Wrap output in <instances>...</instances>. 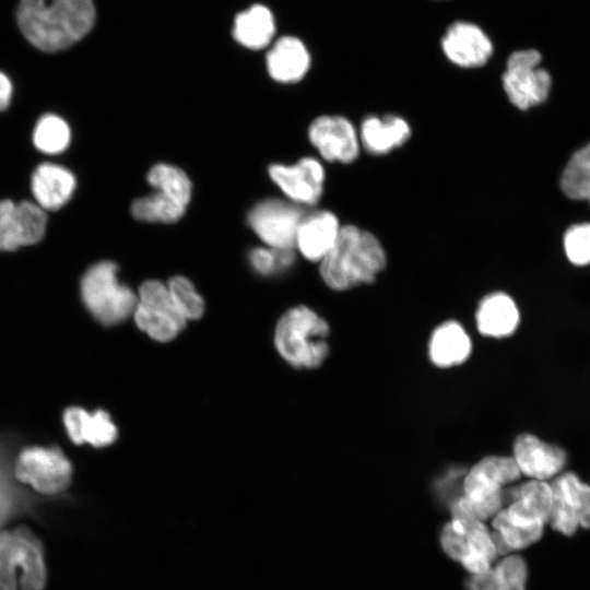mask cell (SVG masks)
I'll list each match as a JSON object with an SVG mask.
<instances>
[{
	"label": "cell",
	"instance_id": "d4e9b609",
	"mask_svg": "<svg viewBox=\"0 0 590 590\" xmlns=\"http://www.w3.org/2000/svg\"><path fill=\"white\" fill-rule=\"evenodd\" d=\"M16 566L21 568V590H44L46 565L40 540L26 527L12 531Z\"/></svg>",
	"mask_w": 590,
	"mask_h": 590
},
{
	"label": "cell",
	"instance_id": "7c38bea8",
	"mask_svg": "<svg viewBox=\"0 0 590 590\" xmlns=\"http://www.w3.org/2000/svg\"><path fill=\"white\" fill-rule=\"evenodd\" d=\"M303 216L299 205L291 201L270 198L252 206L248 214V223L267 247L293 250Z\"/></svg>",
	"mask_w": 590,
	"mask_h": 590
},
{
	"label": "cell",
	"instance_id": "d590c367",
	"mask_svg": "<svg viewBox=\"0 0 590 590\" xmlns=\"http://www.w3.org/2000/svg\"><path fill=\"white\" fill-rule=\"evenodd\" d=\"M12 532L0 531V590H16Z\"/></svg>",
	"mask_w": 590,
	"mask_h": 590
},
{
	"label": "cell",
	"instance_id": "d6a6232c",
	"mask_svg": "<svg viewBox=\"0 0 590 590\" xmlns=\"http://www.w3.org/2000/svg\"><path fill=\"white\" fill-rule=\"evenodd\" d=\"M167 287L176 309L186 319H199L204 311V303L193 284L185 276H173Z\"/></svg>",
	"mask_w": 590,
	"mask_h": 590
},
{
	"label": "cell",
	"instance_id": "277c9868",
	"mask_svg": "<svg viewBox=\"0 0 590 590\" xmlns=\"http://www.w3.org/2000/svg\"><path fill=\"white\" fill-rule=\"evenodd\" d=\"M520 476L512 457L488 456L481 459L467 473L463 495L451 504V516L480 521L494 517L506 502L504 487Z\"/></svg>",
	"mask_w": 590,
	"mask_h": 590
},
{
	"label": "cell",
	"instance_id": "f1b7e54d",
	"mask_svg": "<svg viewBox=\"0 0 590 590\" xmlns=\"http://www.w3.org/2000/svg\"><path fill=\"white\" fill-rule=\"evenodd\" d=\"M185 205L170 197L154 190V192L135 199L131 204L134 219L149 223H175L186 211Z\"/></svg>",
	"mask_w": 590,
	"mask_h": 590
},
{
	"label": "cell",
	"instance_id": "5bb4252c",
	"mask_svg": "<svg viewBox=\"0 0 590 590\" xmlns=\"http://www.w3.org/2000/svg\"><path fill=\"white\" fill-rule=\"evenodd\" d=\"M19 442L17 435L0 433V529L20 516L36 514L37 498L17 482L13 472Z\"/></svg>",
	"mask_w": 590,
	"mask_h": 590
},
{
	"label": "cell",
	"instance_id": "9c48e42d",
	"mask_svg": "<svg viewBox=\"0 0 590 590\" xmlns=\"http://www.w3.org/2000/svg\"><path fill=\"white\" fill-rule=\"evenodd\" d=\"M541 59V54L532 48L514 51L508 57L503 87L508 99L521 110L543 103L550 94L552 79L540 67Z\"/></svg>",
	"mask_w": 590,
	"mask_h": 590
},
{
	"label": "cell",
	"instance_id": "836d02e7",
	"mask_svg": "<svg viewBox=\"0 0 590 590\" xmlns=\"http://www.w3.org/2000/svg\"><path fill=\"white\" fill-rule=\"evenodd\" d=\"M294 258L292 249L258 247L249 252V262L260 275H272L288 269L293 264Z\"/></svg>",
	"mask_w": 590,
	"mask_h": 590
},
{
	"label": "cell",
	"instance_id": "4fadbf2b",
	"mask_svg": "<svg viewBox=\"0 0 590 590\" xmlns=\"http://www.w3.org/2000/svg\"><path fill=\"white\" fill-rule=\"evenodd\" d=\"M46 212L30 201H0V250L13 251L39 243L45 236Z\"/></svg>",
	"mask_w": 590,
	"mask_h": 590
},
{
	"label": "cell",
	"instance_id": "ffe728a7",
	"mask_svg": "<svg viewBox=\"0 0 590 590\" xmlns=\"http://www.w3.org/2000/svg\"><path fill=\"white\" fill-rule=\"evenodd\" d=\"M334 213L326 210L304 215L296 233L295 247L300 255L320 262L334 246L341 231Z\"/></svg>",
	"mask_w": 590,
	"mask_h": 590
},
{
	"label": "cell",
	"instance_id": "9a60e30c",
	"mask_svg": "<svg viewBox=\"0 0 590 590\" xmlns=\"http://www.w3.org/2000/svg\"><path fill=\"white\" fill-rule=\"evenodd\" d=\"M308 139L328 162L352 163L359 154L358 131L342 116L323 115L314 119Z\"/></svg>",
	"mask_w": 590,
	"mask_h": 590
},
{
	"label": "cell",
	"instance_id": "3957f363",
	"mask_svg": "<svg viewBox=\"0 0 590 590\" xmlns=\"http://www.w3.org/2000/svg\"><path fill=\"white\" fill-rule=\"evenodd\" d=\"M386 266L379 239L355 225H343L338 239L320 261V275L334 291H346L375 281Z\"/></svg>",
	"mask_w": 590,
	"mask_h": 590
},
{
	"label": "cell",
	"instance_id": "4316f807",
	"mask_svg": "<svg viewBox=\"0 0 590 590\" xmlns=\"http://www.w3.org/2000/svg\"><path fill=\"white\" fill-rule=\"evenodd\" d=\"M528 567L519 555L503 558L487 571L472 575L468 581V590H526Z\"/></svg>",
	"mask_w": 590,
	"mask_h": 590
},
{
	"label": "cell",
	"instance_id": "2e32d148",
	"mask_svg": "<svg viewBox=\"0 0 590 590\" xmlns=\"http://www.w3.org/2000/svg\"><path fill=\"white\" fill-rule=\"evenodd\" d=\"M511 457L521 475L545 482H551L565 471L568 458L563 447L530 433L517 436Z\"/></svg>",
	"mask_w": 590,
	"mask_h": 590
},
{
	"label": "cell",
	"instance_id": "30bf717a",
	"mask_svg": "<svg viewBox=\"0 0 590 590\" xmlns=\"http://www.w3.org/2000/svg\"><path fill=\"white\" fill-rule=\"evenodd\" d=\"M133 317L139 329L160 342L175 339L186 323L174 305L167 284L157 280L141 284Z\"/></svg>",
	"mask_w": 590,
	"mask_h": 590
},
{
	"label": "cell",
	"instance_id": "83f0119b",
	"mask_svg": "<svg viewBox=\"0 0 590 590\" xmlns=\"http://www.w3.org/2000/svg\"><path fill=\"white\" fill-rule=\"evenodd\" d=\"M275 33L271 11L263 5H252L239 13L234 22L233 36L244 47L261 49L267 47Z\"/></svg>",
	"mask_w": 590,
	"mask_h": 590
},
{
	"label": "cell",
	"instance_id": "cb8c5ba5",
	"mask_svg": "<svg viewBox=\"0 0 590 590\" xmlns=\"http://www.w3.org/2000/svg\"><path fill=\"white\" fill-rule=\"evenodd\" d=\"M475 320L477 330L483 335L505 338L517 330L520 314L517 304L508 294L495 292L480 302Z\"/></svg>",
	"mask_w": 590,
	"mask_h": 590
},
{
	"label": "cell",
	"instance_id": "e575fe53",
	"mask_svg": "<svg viewBox=\"0 0 590 590\" xmlns=\"http://www.w3.org/2000/svg\"><path fill=\"white\" fill-rule=\"evenodd\" d=\"M564 250L573 264H590V223L576 224L566 231Z\"/></svg>",
	"mask_w": 590,
	"mask_h": 590
},
{
	"label": "cell",
	"instance_id": "484cf974",
	"mask_svg": "<svg viewBox=\"0 0 590 590\" xmlns=\"http://www.w3.org/2000/svg\"><path fill=\"white\" fill-rule=\"evenodd\" d=\"M471 340L464 328L449 320L433 332L428 353L430 361L439 367H451L463 363L471 353Z\"/></svg>",
	"mask_w": 590,
	"mask_h": 590
},
{
	"label": "cell",
	"instance_id": "e0dca14e",
	"mask_svg": "<svg viewBox=\"0 0 590 590\" xmlns=\"http://www.w3.org/2000/svg\"><path fill=\"white\" fill-rule=\"evenodd\" d=\"M271 180L288 200L297 205H314L322 196L324 168L314 157H304L293 165L272 164Z\"/></svg>",
	"mask_w": 590,
	"mask_h": 590
},
{
	"label": "cell",
	"instance_id": "ac0fdd59",
	"mask_svg": "<svg viewBox=\"0 0 590 590\" xmlns=\"http://www.w3.org/2000/svg\"><path fill=\"white\" fill-rule=\"evenodd\" d=\"M441 49L451 63L461 68H479L491 59L494 47L479 25L457 21L442 36Z\"/></svg>",
	"mask_w": 590,
	"mask_h": 590
},
{
	"label": "cell",
	"instance_id": "603a6c76",
	"mask_svg": "<svg viewBox=\"0 0 590 590\" xmlns=\"http://www.w3.org/2000/svg\"><path fill=\"white\" fill-rule=\"evenodd\" d=\"M310 67V55L304 43L293 36H283L267 54L270 76L281 83L300 81Z\"/></svg>",
	"mask_w": 590,
	"mask_h": 590
},
{
	"label": "cell",
	"instance_id": "52a82bcc",
	"mask_svg": "<svg viewBox=\"0 0 590 590\" xmlns=\"http://www.w3.org/2000/svg\"><path fill=\"white\" fill-rule=\"evenodd\" d=\"M14 476L42 495L62 494L71 484L73 468L58 446H26L19 449L13 464Z\"/></svg>",
	"mask_w": 590,
	"mask_h": 590
},
{
	"label": "cell",
	"instance_id": "44dd1931",
	"mask_svg": "<svg viewBox=\"0 0 590 590\" xmlns=\"http://www.w3.org/2000/svg\"><path fill=\"white\" fill-rule=\"evenodd\" d=\"M31 189L38 206L44 211H56L71 199L75 177L60 165L43 163L32 175Z\"/></svg>",
	"mask_w": 590,
	"mask_h": 590
},
{
	"label": "cell",
	"instance_id": "d6986e66",
	"mask_svg": "<svg viewBox=\"0 0 590 590\" xmlns=\"http://www.w3.org/2000/svg\"><path fill=\"white\" fill-rule=\"evenodd\" d=\"M62 422L68 437L75 445L88 444L94 448H104L118 436L109 413L102 409L87 412L81 406H69L62 413Z\"/></svg>",
	"mask_w": 590,
	"mask_h": 590
},
{
	"label": "cell",
	"instance_id": "1f68e13d",
	"mask_svg": "<svg viewBox=\"0 0 590 590\" xmlns=\"http://www.w3.org/2000/svg\"><path fill=\"white\" fill-rule=\"evenodd\" d=\"M70 140V128L59 116L44 115L34 128L33 143L43 153L59 154L68 148Z\"/></svg>",
	"mask_w": 590,
	"mask_h": 590
},
{
	"label": "cell",
	"instance_id": "f546056e",
	"mask_svg": "<svg viewBox=\"0 0 590 590\" xmlns=\"http://www.w3.org/2000/svg\"><path fill=\"white\" fill-rule=\"evenodd\" d=\"M560 188L568 198L590 203V143L568 161L560 176Z\"/></svg>",
	"mask_w": 590,
	"mask_h": 590
},
{
	"label": "cell",
	"instance_id": "7402d4cb",
	"mask_svg": "<svg viewBox=\"0 0 590 590\" xmlns=\"http://www.w3.org/2000/svg\"><path fill=\"white\" fill-rule=\"evenodd\" d=\"M411 135L410 125L396 115L368 116L359 127L361 146L374 155H382L404 144Z\"/></svg>",
	"mask_w": 590,
	"mask_h": 590
},
{
	"label": "cell",
	"instance_id": "6da1fadb",
	"mask_svg": "<svg viewBox=\"0 0 590 590\" xmlns=\"http://www.w3.org/2000/svg\"><path fill=\"white\" fill-rule=\"evenodd\" d=\"M17 24L25 38L47 52L66 49L93 27V0H20Z\"/></svg>",
	"mask_w": 590,
	"mask_h": 590
},
{
	"label": "cell",
	"instance_id": "5b68a950",
	"mask_svg": "<svg viewBox=\"0 0 590 590\" xmlns=\"http://www.w3.org/2000/svg\"><path fill=\"white\" fill-rule=\"evenodd\" d=\"M329 326L306 306L287 310L279 320L274 343L280 355L296 368L320 366L329 354Z\"/></svg>",
	"mask_w": 590,
	"mask_h": 590
},
{
	"label": "cell",
	"instance_id": "ba28073f",
	"mask_svg": "<svg viewBox=\"0 0 590 590\" xmlns=\"http://www.w3.org/2000/svg\"><path fill=\"white\" fill-rule=\"evenodd\" d=\"M440 544L449 557L472 575L487 571L498 555L492 533L483 521L470 517H452L441 529Z\"/></svg>",
	"mask_w": 590,
	"mask_h": 590
},
{
	"label": "cell",
	"instance_id": "8fae6325",
	"mask_svg": "<svg viewBox=\"0 0 590 590\" xmlns=\"http://www.w3.org/2000/svg\"><path fill=\"white\" fill-rule=\"evenodd\" d=\"M552 508L548 524L565 536L590 529V484L573 471H564L551 481Z\"/></svg>",
	"mask_w": 590,
	"mask_h": 590
},
{
	"label": "cell",
	"instance_id": "8d00e7d4",
	"mask_svg": "<svg viewBox=\"0 0 590 590\" xmlns=\"http://www.w3.org/2000/svg\"><path fill=\"white\" fill-rule=\"evenodd\" d=\"M12 84L10 79L0 71V110H4L11 102Z\"/></svg>",
	"mask_w": 590,
	"mask_h": 590
},
{
	"label": "cell",
	"instance_id": "4dcf8cb0",
	"mask_svg": "<svg viewBox=\"0 0 590 590\" xmlns=\"http://www.w3.org/2000/svg\"><path fill=\"white\" fill-rule=\"evenodd\" d=\"M146 179L154 190L170 197L185 206L189 204L192 185L189 177L180 168L160 163L149 170Z\"/></svg>",
	"mask_w": 590,
	"mask_h": 590
},
{
	"label": "cell",
	"instance_id": "7a4b0ae2",
	"mask_svg": "<svg viewBox=\"0 0 590 590\" xmlns=\"http://www.w3.org/2000/svg\"><path fill=\"white\" fill-rule=\"evenodd\" d=\"M509 503L493 517L492 533L499 555L536 543L548 524L552 508L550 482L528 480L509 491Z\"/></svg>",
	"mask_w": 590,
	"mask_h": 590
},
{
	"label": "cell",
	"instance_id": "8992f818",
	"mask_svg": "<svg viewBox=\"0 0 590 590\" xmlns=\"http://www.w3.org/2000/svg\"><path fill=\"white\" fill-rule=\"evenodd\" d=\"M113 261L91 266L80 281L81 299L91 316L105 327L121 323L133 315L138 297L118 280Z\"/></svg>",
	"mask_w": 590,
	"mask_h": 590
}]
</instances>
